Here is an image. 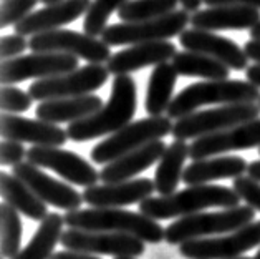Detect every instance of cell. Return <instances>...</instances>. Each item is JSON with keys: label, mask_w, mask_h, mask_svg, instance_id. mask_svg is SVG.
Wrapping results in <instances>:
<instances>
[{"label": "cell", "mask_w": 260, "mask_h": 259, "mask_svg": "<svg viewBox=\"0 0 260 259\" xmlns=\"http://www.w3.org/2000/svg\"><path fill=\"white\" fill-rule=\"evenodd\" d=\"M110 78V70L101 63H88L58 77H50L43 80H35L30 85L28 93L37 102H48L56 98H72L91 95L94 90L103 87Z\"/></svg>", "instance_id": "obj_9"}, {"label": "cell", "mask_w": 260, "mask_h": 259, "mask_svg": "<svg viewBox=\"0 0 260 259\" xmlns=\"http://www.w3.org/2000/svg\"><path fill=\"white\" fill-rule=\"evenodd\" d=\"M179 43L184 50L207 55L211 59L224 63L231 70H247L249 56L234 40L214 34V32L187 28L179 35Z\"/></svg>", "instance_id": "obj_17"}, {"label": "cell", "mask_w": 260, "mask_h": 259, "mask_svg": "<svg viewBox=\"0 0 260 259\" xmlns=\"http://www.w3.org/2000/svg\"><path fill=\"white\" fill-rule=\"evenodd\" d=\"M12 175H15L18 180H22L43 203L65 210L67 213L80 210V206L85 203L83 194H80L77 189L65 185L60 180L48 176L39 166L31 165L30 161H23L20 165L14 166Z\"/></svg>", "instance_id": "obj_16"}, {"label": "cell", "mask_w": 260, "mask_h": 259, "mask_svg": "<svg viewBox=\"0 0 260 259\" xmlns=\"http://www.w3.org/2000/svg\"><path fill=\"white\" fill-rule=\"evenodd\" d=\"M247 171H249L250 178L260 181V160H255V161L249 163V168H247Z\"/></svg>", "instance_id": "obj_44"}, {"label": "cell", "mask_w": 260, "mask_h": 259, "mask_svg": "<svg viewBox=\"0 0 260 259\" xmlns=\"http://www.w3.org/2000/svg\"><path fill=\"white\" fill-rule=\"evenodd\" d=\"M65 224L81 231H105L135 236L148 244H157L164 239L166 229L157 221L143 213L126 211L121 208H88L68 211Z\"/></svg>", "instance_id": "obj_3"}, {"label": "cell", "mask_w": 260, "mask_h": 259, "mask_svg": "<svg viewBox=\"0 0 260 259\" xmlns=\"http://www.w3.org/2000/svg\"><path fill=\"white\" fill-rule=\"evenodd\" d=\"M65 218L58 213H48V216L40 221L39 229L31 236L30 243L12 259H50L53 256L55 246L61 243Z\"/></svg>", "instance_id": "obj_29"}, {"label": "cell", "mask_w": 260, "mask_h": 259, "mask_svg": "<svg viewBox=\"0 0 260 259\" xmlns=\"http://www.w3.org/2000/svg\"><path fill=\"white\" fill-rule=\"evenodd\" d=\"M177 80V72L173 63H161L156 65L151 72L148 92H146L144 108L149 117H162L164 111H168Z\"/></svg>", "instance_id": "obj_28"}, {"label": "cell", "mask_w": 260, "mask_h": 259, "mask_svg": "<svg viewBox=\"0 0 260 259\" xmlns=\"http://www.w3.org/2000/svg\"><path fill=\"white\" fill-rule=\"evenodd\" d=\"M138 106L136 81L129 75H118L113 80L111 97L108 103L96 111L80 122L70 123L67 128L68 138L72 141L83 143L94 138L113 135L131 123Z\"/></svg>", "instance_id": "obj_1"}, {"label": "cell", "mask_w": 260, "mask_h": 259, "mask_svg": "<svg viewBox=\"0 0 260 259\" xmlns=\"http://www.w3.org/2000/svg\"><path fill=\"white\" fill-rule=\"evenodd\" d=\"M258 153H260V148H258Z\"/></svg>", "instance_id": "obj_51"}, {"label": "cell", "mask_w": 260, "mask_h": 259, "mask_svg": "<svg viewBox=\"0 0 260 259\" xmlns=\"http://www.w3.org/2000/svg\"><path fill=\"white\" fill-rule=\"evenodd\" d=\"M232 188L240 199H244L253 210L260 211V181L250 178V176H240V178L234 180Z\"/></svg>", "instance_id": "obj_36"}, {"label": "cell", "mask_w": 260, "mask_h": 259, "mask_svg": "<svg viewBox=\"0 0 260 259\" xmlns=\"http://www.w3.org/2000/svg\"><path fill=\"white\" fill-rule=\"evenodd\" d=\"M179 0H129L118 10L121 22H144L173 14Z\"/></svg>", "instance_id": "obj_31"}, {"label": "cell", "mask_w": 260, "mask_h": 259, "mask_svg": "<svg viewBox=\"0 0 260 259\" xmlns=\"http://www.w3.org/2000/svg\"><path fill=\"white\" fill-rule=\"evenodd\" d=\"M22 244L20 213L9 203L0 205V254L2 257H15Z\"/></svg>", "instance_id": "obj_32"}, {"label": "cell", "mask_w": 260, "mask_h": 259, "mask_svg": "<svg viewBox=\"0 0 260 259\" xmlns=\"http://www.w3.org/2000/svg\"><path fill=\"white\" fill-rule=\"evenodd\" d=\"M78 70V59L67 53H30L4 60L0 65L2 85L20 83L28 78H50Z\"/></svg>", "instance_id": "obj_11"}, {"label": "cell", "mask_w": 260, "mask_h": 259, "mask_svg": "<svg viewBox=\"0 0 260 259\" xmlns=\"http://www.w3.org/2000/svg\"><path fill=\"white\" fill-rule=\"evenodd\" d=\"M260 100V88L244 80H207L198 81L184 88L173 98L168 117L171 120H181L191 115L199 106L204 105H236L255 103Z\"/></svg>", "instance_id": "obj_4"}, {"label": "cell", "mask_w": 260, "mask_h": 259, "mask_svg": "<svg viewBox=\"0 0 260 259\" xmlns=\"http://www.w3.org/2000/svg\"><path fill=\"white\" fill-rule=\"evenodd\" d=\"M50 259H100V257H94L93 254H85V252L60 251V252H53V256Z\"/></svg>", "instance_id": "obj_41"}, {"label": "cell", "mask_w": 260, "mask_h": 259, "mask_svg": "<svg viewBox=\"0 0 260 259\" xmlns=\"http://www.w3.org/2000/svg\"><path fill=\"white\" fill-rule=\"evenodd\" d=\"M42 4H45V5H52V4H58L61 2V0H40Z\"/></svg>", "instance_id": "obj_46"}, {"label": "cell", "mask_w": 260, "mask_h": 259, "mask_svg": "<svg viewBox=\"0 0 260 259\" xmlns=\"http://www.w3.org/2000/svg\"><path fill=\"white\" fill-rule=\"evenodd\" d=\"M129 0H93L91 7L85 14L83 28L91 37H101L108 28V18L115 10H119Z\"/></svg>", "instance_id": "obj_33"}, {"label": "cell", "mask_w": 260, "mask_h": 259, "mask_svg": "<svg viewBox=\"0 0 260 259\" xmlns=\"http://www.w3.org/2000/svg\"><path fill=\"white\" fill-rule=\"evenodd\" d=\"M250 37L252 40H260V22L253 28H250Z\"/></svg>", "instance_id": "obj_45"}, {"label": "cell", "mask_w": 260, "mask_h": 259, "mask_svg": "<svg viewBox=\"0 0 260 259\" xmlns=\"http://www.w3.org/2000/svg\"><path fill=\"white\" fill-rule=\"evenodd\" d=\"M0 135L4 140H14L20 143H31L34 147H63L70 138L67 130L58 125L30 120L25 117L2 113L0 118Z\"/></svg>", "instance_id": "obj_18"}, {"label": "cell", "mask_w": 260, "mask_h": 259, "mask_svg": "<svg viewBox=\"0 0 260 259\" xmlns=\"http://www.w3.org/2000/svg\"><path fill=\"white\" fill-rule=\"evenodd\" d=\"M27 161L39 168L53 169L63 180L78 186L90 188L101 180L100 171L85 158L58 147H31L27 151Z\"/></svg>", "instance_id": "obj_14"}, {"label": "cell", "mask_w": 260, "mask_h": 259, "mask_svg": "<svg viewBox=\"0 0 260 259\" xmlns=\"http://www.w3.org/2000/svg\"><path fill=\"white\" fill-rule=\"evenodd\" d=\"M34 98L30 97L28 92H23L20 88L4 85L2 92H0V106H2L4 113H12V115H18L30 110Z\"/></svg>", "instance_id": "obj_35"}, {"label": "cell", "mask_w": 260, "mask_h": 259, "mask_svg": "<svg viewBox=\"0 0 260 259\" xmlns=\"http://www.w3.org/2000/svg\"><path fill=\"white\" fill-rule=\"evenodd\" d=\"M166 148V143L162 140L151 141L144 145L143 148H138L128 155L118 158V160L110 163V165H105L103 169L100 171V178L103 183H108V185L129 181L136 175L151 168L156 161H159Z\"/></svg>", "instance_id": "obj_23"}, {"label": "cell", "mask_w": 260, "mask_h": 259, "mask_svg": "<svg viewBox=\"0 0 260 259\" xmlns=\"http://www.w3.org/2000/svg\"><path fill=\"white\" fill-rule=\"evenodd\" d=\"M260 22V10L244 5H217L198 10L191 15V23L199 30H245Z\"/></svg>", "instance_id": "obj_22"}, {"label": "cell", "mask_w": 260, "mask_h": 259, "mask_svg": "<svg viewBox=\"0 0 260 259\" xmlns=\"http://www.w3.org/2000/svg\"><path fill=\"white\" fill-rule=\"evenodd\" d=\"M247 161L242 156L220 155L206 158V160H196L191 165L184 168L182 181L187 186L209 185L211 181L225 180V178H240L247 171Z\"/></svg>", "instance_id": "obj_24"}, {"label": "cell", "mask_w": 260, "mask_h": 259, "mask_svg": "<svg viewBox=\"0 0 260 259\" xmlns=\"http://www.w3.org/2000/svg\"><path fill=\"white\" fill-rule=\"evenodd\" d=\"M173 67L176 68L177 75L182 77H199L206 80H227L231 75V68L224 63L211 59L207 55L189 52H177L173 59Z\"/></svg>", "instance_id": "obj_30"}, {"label": "cell", "mask_w": 260, "mask_h": 259, "mask_svg": "<svg viewBox=\"0 0 260 259\" xmlns=\"http://www.w3.org/2000/svg\"><path fill=\"white\" fill-rule=\"evenodd\" d=\"M156 191L154 181L149 178H138L123 183H103L86 188L83 201L90 208H124L128 205L143 203Z\"/></svg>", "instance_id": "obj_20"}, {"label": "cell", "mask_w": 260, "mask_h": 259, "mask_svg": "<svg viewBox=\"0 0 260 259\" xmlns=\"http://www.w3.org/2000/svg\"><path fill=\"white\" fill-rule=\"evenodd\" d=\"M255 147L260 148V118L232 126L219 133L198 138L189 145V156L196 161Z\"/></svg>", "instance_id": "obj_15"}, {"label": "cell", "mask_w": 260, "mask_h": 259, "mask_svg": "<svg viewBox=\"0 0 260 259\" xmlns=\"http://www.w3.org/2000/svg\"><path fill=\"white\" fill-rule=\"evenodd\" d=\"M0 191H2V198L5 203L15 208L25 218H28L31 221H43L48 216L47 203H43L15 175H9V173L0 175Z\"/></svg>", "instance_id": "obj_26"}, {"label": "cell", "mask_w": 260, "mask_h": 259, "mask_svg": "<svg viewBox=\"0 0 260 259\" xmlns=\"http://www.w3.org/2000/svg\"><path fill=\"white\" fill-rule=\"evenodd\" d=\"M257 118H260L258 103L222 105L219 108L194 111L181 120H176L171 135L176 140L182 141L189 140V138L198 140V138L219 133V131L229 130L232 126L252 122Z\"/></svg>", "instance_id": "obj_7"}, {"label": "cell", "mask_w": 260, "mask_h": 259, "mask_svg": "<svg viewBox=\"0 0 260 259\" xmlns=\"http://www.w3.org/2000/svg\"><path fill=\"white\" fill-rule=\"evenodd\" d=\"M90 7V0H61L58 4L47 5L40 10L31 12L25 20L15 25L14 30L22 37H34L45 32L60 30L86 14Z\"/></svg>", "instance_id": "obj_19"}, {"label": "cell", "mask_w": 260, "mask_h": 259, "mask_svg": "<svg viewBox=\"0 0 260 259\" xmlns=\"http://www.w3.org/2000/svg\"><path fill=\"white\" fill-rule=\"evenodd\" d=\"M245 77H247V81H250V83L257 85L260 88V65L258 63H253V65L247 68Z\"/></svg>", "instance_id": "obj_42"}, {"label": "cell", "mask_w": 260, "mask_h": 259, "mask_svg": "<svg viewBox=\"0 0 260 259\" xmlns=\"http://www.w3.org/2000/svg\"><path fill=\"white\" fill-rule=\"evenodd\" d=\"M173 126L174 123L169 117H149L131 122L110 138L100 141L91 150V160L96 165H110L118 158L173 133Z\"/></svg>", "instance_id": "obj_6"}, {"label": "cell", "mask_w": 260, "mask_h": 259, "mask_svg": "<svg viewBox=\"0 0 260 259\" xmlns=\"http://www.w3.org/2000/svg\"><path fill=\"white\" fill-rule=\"evenodd\" d=\"M103 100L98 95H83V97L56 98L42 102L37 106V118L48 123H75L94 115L103 108Z\"/></svg>", "instance_id": "obj_25"}, {"label": "cell", "mask_w": 260, "mask_h": 259, "mask_svg": "<svg viewBox=\"0 0 260 259\" xmlns=\"http://www.w3.org/2000/svg\"><path fill=\"white\" fill-rule=\"evenodd\" d=\"M179 4L182 5V9L184 10H187V12H198L201 10V5L204 4V0H179Z\"/></svg>", "instance_id": "obj_43"}, {"label": "cell", "mask_w": 260, "mask_h": 259, "mask_svg": "<svg viewBox=\"0 0 260 259\" xmlns=\"http://www.w3.org/2000/svg\"><path fill=\"white\" fill-rule=\"evenodd\" d=\"M176 50V45L171 40L138 43V45H131L111 55L106 67L115 77H118V75H129L136 70H141V68L151 65L156 67L173 60L177 53Z\"/></svg>", "instance_id": "obj_21"}, {"label": "cell", "mask_w": 260, "mask_h": 259, "mask_svg": "<svg viewBox=\"0 0 260 259\" xmlns=\"http://www.w3.org/2000/svg\"><path fill=\"white\" fill-rule=\"evenodd\" d=\"M258 106H260V100H258Z\"/></svg>", "instance_id": "obj_50"}, {"label": "cell", "mask_w": 260, "mask_h": 259, "mask_svg": "<svg viewBox=\"0 0 260 259\" xmlns=\"http://www.w3.org/2000/svg\"><path fill=\"white\" fill-rule=\"evenodd\" d=\"M189 156V145L182 140H174L157 161L154 173V188L159 196L176 193V188L182 180L184 161Z\"/></svg>", "instance_id": "obj_27"}, {"label": "cell", "mask_w": 260, "mask_h": 259, "mask_svg": "<svg viewBox=\"0 0 260 259\" xmlns=\"http://www.w3.org/2000/svg\"><path fill=\"white\" fill-rule=\"evenodd\" d=\"M40 0H4L0 7V25L2 28L15 27L25 20Z\"/></svg>", "instance_id": "obj_34"}, {"label": "cell", "mask_w": 260, "mask_h": 259, "mask_svg": "<svg viewBox=\"0 0 260 259\" xmlns=\"http://www.w3.org/2000/svg\"><path fill=\"white\" fill-rule=\"evenodd\" d=\"M27 151L20 141L4 140L0 145V163L4 166H17L27 158Z\"/></svg>", "instance_id": "obj_37"}, {"label": "cell", "mask_w": 260, "mask_h": 259, "mask_svg": "<svg viewBox=\"0 0 260 259\" xmlns=\"http://www.w3.org/2000/svg\"><path fill=\"white\" fill-rule=\"evenodd\" d=\"M61 244L67 251L85 252V254H111L115 257H138L146 251V243L135 236L73 228L63 233Z\"/></svg>", "instance_id": "obj_12"}, {"label": "cell", "mask_w": 260, "mask_h": 259, "mask_svg": "<svg viewBox=\"0 0 260 259\" xmlns=\"http://www.w3.org/2000/svg\"><path fill=\"white\" fill-rule=\"evenodd\" d=\"M255 210L252 206H236L215 213H196L176 219L166 228L164 239L168 244H184L192 239H202L214 235H229L253 223Z\"/></svg>", "instance_id": "obj_5"}, {"label": "cell", "mask_w": 260, "mask_h": 259, "mask_svg": "<svg viewBox=\"0 0 260 259\" xmlns=\"http://www.w3.org/2000/svg\"><path fill=\"white\" fill-rule=\"evenodd\" d=\"M187 23H191V15L187 10H174L173 14L144 22H124L108 25V28L101 35V40L110 47L118 45H138V43L162 42L171 40L173 37H179L184 30H187Z\"/></svg>", "instance_id": "obj_8"}, {"label": "cell", "mask_w": 260, "mask_h": 259, "mask_svg": "<svg viewBox=\"0 0 260 259\" xmlns=\"http://www.w3.org/2000/svg\"><path fill=\"white\" fill-rule=\"evenodd\" d=\"M260 244V221L244 226L227 236L192 239L179 246V252L191 259H232Z\"/></svg>", "instance_id": "obj_13"}, {"label": "cell", "mask_w": 260, "mask_h": 259, "mask_svg": "<svg viewBox=\"0 0 260 259\" xmlns=\"http://www.w3.org/2000/svg\"><path fill=\"white\" fill-rule=\"evenodd\" d=\"M207 7H217V5H244L260 10V0H204Z\"/></svg>", "instance_id": "obj_39"}, {"label": "cell", "mask_w": 260, "mask_h": 259, "mask_svg": "<svg viewBox=\"0 0 260 259\" xmlns=\"http://www.w3.org/2000/svg\"><path fill=\"white\" fill-rule=\"evenodd\" d=\"M240 206V196L234 188L219 185H196L168 196L148 198L139 203V213L151 219L184 218L202 213L207 208H236Z\"/></svg>", "instance_id": "obj_2"}, {"label": "cell", "mask_w": 260, "mask_h": 259, "mask_svg": "<svg viewBox=\"0 0 260 259\" xmlns=\"http://www.w3.org/2000/svg\"><path fill=\"white\" fill-rule=\"evenodd\" d=\"M244 50L247 56H249V60H253L255 63L260 65V40H249L244 45Z\"/></svg>", "instance_id": "obj_40"}, {"label": "cell", "mask_w": 260, "mask_h": 259, "mask_svg": "<svg viewBox=\"0 0 260 259\" xmlns=\"http://www.w3.org/2000/svg\"><path fill=\"white\" fill-rule=\"evenodd\" d=\"M30 50L34 53H67L88 63H108L111 59L110 45L98 37L75 30H52L30 37Z\"/></svg>", "instance_id": "obj_10"}, {"label": "cell", "mask_w": 260, "mask_h": 259, "mask_svg": "<svg viewBox=\"0 0 260 259\" xmlns=\"http://www.w3.org/2000/svg\"><path fill=\"white\" fill-rule=\"evenodd\" d=\"M232 259H253V257H242V256H239V257H232Z\"/></svg>", "instance_id": "obj_49"}, {"label": "cell", "mask_w": 260, "mask_h": 259, "mask_svg": "<svg viewBox=\"0 0 260 259\" xmlns=\"http://www.w3.org/2000/svg\"><path fill=\"white\" fill-rule=\"evenodd\" d=\"M253 259H260V249L257 251V254H255V256H253Z\"/></svg>", "instance_id": "obj_48"}, {"label": "cell", "mask_w": 260, "mask_h": 259, "mask_svg": "<svg viewBox=\"0 0 260 259\" xmlns=\"http://www.w3.org/2000/svg\"><path fill=\"white\" fill-rule=\"evenodd\" d=\"M115 259H135V257H129V256H121V257H115Z\"/></svg>", "instance_id": "obj_47"}, {"label": "cell", "mask_w": 260, "mask_h": 259, "mask_svg": "<svg viewBox=\"0 0 260 259\" xmlns=\"http://www.w3.org/2000/svg\"><path fill=\"white\" fill-rule=\"evenodd\" d=\"M27 48H30L27 37H22L18 34L4 35L2 42H0V55H2V62L22 56V53Z\"/></svg>", "instance_id": "obj_38"}]
</instances>
